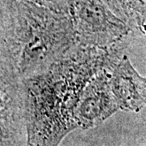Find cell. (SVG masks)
<instances>
[{
  "mask_svg": "<svg viewBox=\"0 0 146 146\" xmlns=\"http://www.w3.org/2000/svg\"><path fill=\"white\" fill-rule=\"evenodd\" d=\"M124 44L102 49L76 44L46 71L22 80L25 146H58L78 128L75 111L82 91L96 74L112 72Z\"/></svg>",
  "mask_w": 146,
  "mask_h": 146,
  "instance_id": "6da1fadb",
  "label": "cell"
},
{
  "mask_svg": "<svg viewBox=\"0 0 146 146\" xmlns=\"http://www.w3.org/2000/svg\"><path fill=\"white\" fill-rule=\"evenodd\" d=\"M76 45L68 14L18 0L15 29L0 60L25 80L46 71Z\"/></svg>",
  "mask_w": 146,
  "mask_h": 146,
  "instance_id": "7a4b0ae2",
  "label": "cell"
},
{
  "mask_svg": "<svg viewBox=\"0 0 146 146\" xmlns=\"http://www.w3.org/2000/svg\"><path fill=\"white\" fill-rule=\"evenodd\" d=\"M68 15L76 44L108 49L125 43L131 27L104 0H69Z\"/></svg>",
  "mask_w": 146,
  "mask_h": 146,
  "instance_id": "3957f363",
  "label": "cell"
},
{
  "mask_svg": "<svg viewBox=\"0 0 146 146\" xmlns=\"http://www.w3.org/2000/svg\"><path fill=\"white\" fill-rule=\"evenodd\" d=\"M23 84L14 69L0 60V146H17L25 125Z\"/></svg>",
  "mask_w": 146,
  "mask_h": 146,
  "instance_id": "277c9868",
  "label": "cell"
},
{
  "mask_svg": "<svg viewBox=\"0 0 146 146\" xmlns=\"http://www.w3.org/2000/svg\"><path fill=\"white\" fill-rule=\"evenodd\" d=\"M110 71L96 74L82 91L75 111L80 128L100 125L119 110L110 87Z\"/></svg>",
  "mask_w": 146,
  "mask_h": 146,
  "instance_id": "5b68a950",
  "label": "cell"
},
{
  "mask_svg": "<svg viewBox=\"0 0 146 146\" xmlns=\"http://www.w3.org/2000/svg\"><path fill=\"white\" fill-rule=\"evenodd\" d=\"M112 93L120 110L139 111L146 105V79L123 55L110 74Z\"/></svg>",
  "mask_w": 146,
  "mask_h": 146,
  "instance_id": "8992f818",
  "label": "cell"
},
{
  "mask_svg": "<svg viewBox=\"0 0 146 146\" xmlns=\"http://www.w3.org/2000/svg\"><path fill=\"white\" fill-rule=\"evenodd\" d=\"M111 10L131 29L141 27L146 21V0H104Z\"/></svg>",
  "mask_w": 146,
  "mask_h": 146,
  "instance_id": "52a82bcc",
  "label": "cell"
},
{
  "mask_svg": "<svg viewBox=\"0 0 146 146\" xmlns=\"http://www.w3.org/2000/svg\"><path fill=\"white\" fill-rule=\"evenodd\" d=\"M18 0H0V56L16 25Z\"/></svg>",
  "mask_w": 146,
  "mask_h": 146,
  "instance_id": "ba28073f",
  "label": "cell"
},
{
  "mask_svg": "<svg viewBox=\"0 0 146 146\" xmlns=\"http://www.w3.org/2000/svg\"><path fill=\"white\" fill-rule=\"evenodd\" d=\"M48 9L68 14L69 0H25Z\"/></svg>",
  "mask_w": 146,
  "mask_h": 146,
  "instance_id": "9c48e42d",
  "label": "cell"
}]
</instances>
